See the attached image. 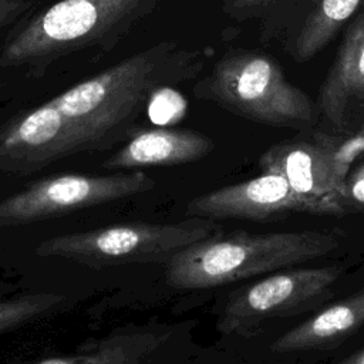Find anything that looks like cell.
<instances>
[{
	"instance_id": "1",
	"label": "cell",
	"mask_w": 364,
	"mask_h": 364,
	"mask_svg": "<svg viewBox=\"0 0 364 364\" xmlns=\"http://www.w3.org/2000/svg\"><path fill=\"white\" fill-rule=\"evenodd\" d=\"M200 53L162 41L47 101L73 155L109 148L134 132L136 117L161 87L193 78Z\"/></svg>"
},
{
	"instance_id": "2",
	"label": "cell",
	"mask_w": 364,
	"mask_h": 364,
	"mask_svg": "<svg viewBox=\"0 0 364 364\" xmlns=\"http://www.w3.org/2000/svg\"><path fill=\"white\" fill-rule=\"evenodd\" d=\"M343 232H222L198 240L166 263L175 290H205L321 257L340 246Z\"/></svg>"
},
{
	"instance_id": "3",
	"label": "cell",
	"mask_w": 364,
	"mask_h": 364,
	"mask_svg": "<svg viewBox=\"0 0 364 364\" xmlns=\"http://www.w3.org/2000/svg\"><path fill=\"white\" fill-rule=\"evenodd\" d=\"M161 0H60L34 16L1 50L4 68H44L71 53L109 48Z\"/></svg>"
},
{
	"instance_id": "4",
	"label": "cell",
	"mask_w": 364,
	"mask_h": 364,
	"mask_svg": "<svg viewBox=\"0 0 364 364\" xmlns=\"http://www.w3.org/2000/svg\"><path fill=\"white\" fill-rule=\"evenodd\" d=\"M222 232L213 219L189 216L173 223L131 222L46 239L34 253L92 269L128 263H168L183 247Z\"/></svg>"
},
{
	"instance_id": "5",
	"label": "cell",
	"mask_w": 364,
	"mask_h": 364,
	"mask_svg": "<svg viewBox=\"0 0 364 364\" xmlns=\"http://www.w3.org/2000/svg\"><path fill=\"white\" fill-rule=\"evenodd\" d=\"M200 88L222 107L259 122L299 125L313 118L309 95L290 84L279 64L263 54L225 55Z\"/></svg>"
},
{
	"instance_id": "6",
	"label": "cell",
	"mask_w": 364,
	"mask_h": 364,
	"mask_svg": "<svg viewBox=\"0 0 364 364\" xmlns=\"http://www.w3.org/2000/svg\"><path fill=\"white\" fill-rule=\"evenodd\" d=\"M364 151V135L337 141H290L270 146L260 156L263 172L282 175L304 213L343 216L350 208L346 179L353 161Z\"/></svg>"
},
{
	"instance_id": "7",
	"label": "cell",
	"mask_w": 364,
	"mask_h": 364,
	"mask_svg": "<svg viewBox=\"0 0 364 364\" xmlns=\"http://www.w3.org/2000/svg\"><path fill=\"white\" fill-rule=\"evenodd\" d=\"M154 186L155 181L141 169L109 175L60 173L47 176L0 200V228L44 222L148 192Z\"/></svg>"
},
{
	"instance_id": "8",
	"label": "cell",
	"mask_w": 364,
	"mask_h": 364,
	"mask_svg": "<svg viewBox=\"0 0 364 364\" xmlns=\"http://www.w3.org/2000/svg\"><path fill=\"white\" fill-rule=\"evenodd\" d=\"M341 269L304 267L272 274L232 293L218 320L225 334L249 337L263 324L311 311L333 296Z\"/></svg>"
},
{
	"instance_id": "9",
	"label": "cell",
	"mask_w": 364,
	"mask_h": 364,
	"mask_svg": "<svg viewBox=\"0 0 364 364\" xmlns=\"http://www.w3.org/2000/svg\"><path fill=\"white\" fill-rule=\"evenodd\" d=\"M188 216L206 219L267 220L303 212L286 179L276 172L215 189L186 205Z\"/></svg>"
},
{
	"instance_id": "10",
	"label": "cell",
	"mask_w": 364,
	"mask_h": 364,
	"mask_svg": "<svg viewBox=\"0 0 364 364\" xmlns=\"http://www.w3.org/2000/svg\"><path fill=\"white\" fill-rule=\"evenodd\" d=\"M213 142L203 134L183 128L134 131L127 144L101 164L109 171H138L149 166H175L209 155Z\"/></svg>"
},
{
	"instance_id": "11",
	"label": "cell",
	"mask_w": 364,
	"mask_h": 364,
	"mask_svg": "<svg viewBox=\"0 0 364 364\" xmlns=\"http://www.w3.org/2000/svg\"><path fill=\"white\" fill-rule=\"evenodd\" d=\"M360 100H364V11L347 27L317 104L333 125L343 127L347 109Z\"/></svg>"
},
{
	"instance_id": "12",
	"label": "cell",
	"mask_w": 364,
	"mask_h": 364,
	"mask_svg": "<svg viewBox=\"0 0 364 364\" xmlns=\"http://www.w3.org/2000/svg\"><path fill=\"white\" fill-rule=\"evenodd\" d=\"M364 324V289L351 294L306 321L293 327L272 343L273 353H294L331 348Z\"/></svg>"
},
{
	"instance_id": "13",
	"label": "cell",
	"mask_w": 364,
	"mask_h": 364,
	"mask_svg": "<svg viewBox=\"0 0 364 364\" xmlns=\"http://www.w3.org/2000/svg\"><path fill=\"white\" fill-rule=\"evenodd\" d=\"M165 340L166 334L155 331L117 333L97 341L87 351L28 364H142Z\"/></svg>"
},
{
	"instance_id": "14",
	"label": "cell",
	"mask_w": 364,
	"mask_h": 364,
	"mask_svg": "<svg viewBox=\"0 0 364 364\" xmlns=\"http://www.w3.org/2000/svg\"><path fill=\"white\" fill-rule=\"evenodd\" d=\"M363 4L364 0H318L299 31L294 58L297 61L313 58Z\"/></svg>"
},
{
	"instance_id": "15",
	"label": "cell",
	"mask_w": 364,
	"mask_h": 364,
	"mask_svg": "<svg viewBox=\"0 0 364 364\" xmlns=\"http://www.w3.org/2000/svg\"><path fill=\"white\" fill-rule=\"evenodd\" d=\"M146 109L152 122L172 125L185 117L188 104L172 87H161L151 95Z\"/></svg>"
},
{
	"instance_id": "16",
	"label": "cell",
	"mask_w": 364,
	"mask_h": 364,
	"mask_svg": "<svg viewBox=\"0 0 364 364\" xmlns=\"http://www.w3.org/2000/svg\"><path fill=\"white\" fill-rule=\"evenodd\" d=\"M346 199L348 208H364V162L357 165L346 179Z\"/></svg>"
},
{
	"instance_id": "17",
	"label": "cell",
	"mask_w": 364,
	"mask_h": 364,
	"mask_svg": "<svg viewBox=\"0 0 364 364\" xmlns=\"http://www.w3.org/2000/svg\"><path fill=\"white\" fill-rule=\"evenodd\" d=\"M37 0H0V31L26 14Z\"/></svg>"
},
{
	"instance_id": "18",
	"label": "cell",
	"mask_w": 364,
	"mask_h": 364,
	"mask_svg": "<svg viewBox=\"0 0 364 364\" xmlns=\"http://www.w3.org/2000/svg\"><path fill=\"white\" fill-rule=\"evenodd\" d=\"M228 1L230 6L233 7H239V9H245V7H252V6H259L266 3L267 0H225Z\"/></svg>"
},
{
	"instance_id": "19",
	"label": "cell",
	"mask_w": 364,
	"mask_h": 364,
	"mask_svg": "<svg viewBox=\"0 0 364 364\" xmlns=\"http://www.w3.org/2000/svg\"><path fill=\"white\" fill-rule=\"evenodd\" d=\"M337 364H364V348L357 351L355 354L344 358L343 361H340Z\"/></svg>"
}]
</instances>
